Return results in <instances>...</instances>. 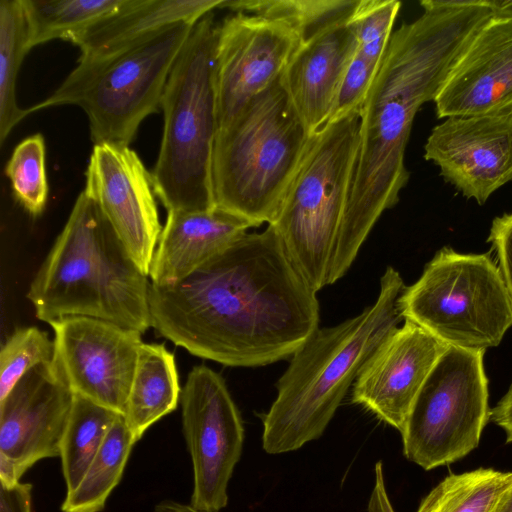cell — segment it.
I'll return each mask as SVG.
<instances>
[{"instance_id": "6da1fadb", "label": "cell", "mask_w": 512, "mask_h": 512, "mask_svg": "<svg viewBox=\"0 0 512 512\" xmlns=\"http://www.w3.org/2000/svg\"><path fill=\"white\" fill-rule=\"evenodd\" d=\"M316 293L268 225L175 284L151 283V327L196 357L264 366L291 357L319 328Z\"/></svg>"}, {"instance_id": "7a4b0ae2", "label": "cell", "mask_w": 512, "mask_h": 512, "mask_svg": "<svg viewBox=\"0 0 512 512\" xmlns=\"http://www.w3.org/2000/svg\"><path fill=\"white\" fill-rule=\"evenodd\" d=\"M424 13L395 30L360 109L359 149L334 246L327 285L342 278L409 180L405 149L419 108L436 98L450 70L490 17L482 0L443 8L421 1Z\"/></svg>"}, {"instance_id": "3957f363", "label": "cell", "mask_w": 512, "mask_h": 512, "mask_svg": "<svg viewBox=\"0 0 512 512\" xmlns=\"http://www.w3.org/2000/svg\"><path fill=\"white\" fill-rule=\"evenodd\" d=\"M403 289L399 272L387 267L373 305L338 325L318 328L291 356L262 418L267 453L297 450L323 434L366 360L398 328Z\"/></svg>"}, {"instance_id": "277c9868", "label": "cell", "mask_w": 512, "mask_h": 512, "mask_svg": "<svg viewBox=\"0 0 512 512\" xmlns=\"http://www.w3.org/2000/svg\"><path fill=\"white\" fill-rule=\"evenodd\" d=\"M151 283L82 191L27 292L39 320L91 317L145 333Z\"/></svg>"}, {"instance_id": "5b68a950", "label": "cell", "mask_w": 512, "mask_h": 512, "mask_svg": "<svg viewBox=\"0 0 512 512\" xmlns=\"http://www.w3.org/2000/svg\"><path fill=\"white\" fill-rule=\"evenodd\" d=\"M313 134L281 79L218 129L212 157L215 207L258 227L276 218Z\"/></svg>"}, {"instance_id": "8992f818", "label": "cell", "mask_w": 512, "mask_h": 512, "mask_svg": "<svg viewBox=\"0 0 512 512\" xmlns=\"http://www.w3.org/2000/svg\"><path fill=\"white\" fill-rule=\"evenodd\" d=\"M218 27L213 12L195 23L163 92V136L151 178L155 194L167 211H205L215 207L212 157L218 131Z\"/></svg>"}, {"instance_id": "52a82bcc", "label": "cell", "mask_w": 512, "mask_h": 512, "mask_svg": "<svg viewBox=\"0 0 512 512\" xmlns=\"http://www.w3.org/2000/svg\"><path fill=\"white\" fill-rule=\"evenodd\" d=\"M194 25L179 23L107 56L79 59L58 89L29 112L77 105L88 117L94 145L129 146L141 122L161 108L169 74Z\"/></svg>"}, {"instance_id": "ba28073f", "label": "cell", "mask_w": 512, "mask_h": 512, "mask_svg": "<svg viewBox=\"0 0 512 512\" xmlns=\"http://www.w3.org/2000/svg\"><path fill=\"white\" fill-rule=\"evenodd\" d=\"M360 111L328 121L309 142L271 225L318 292L327 285L336 239L354 176Z\"/></svg>"}, {"instance_id": "9c48e42d", "label": "cell", "mask_w": 512, "mask_h": 512, "mask_svg": "<svg viewBox=\"0 0 512 512\" xmlns=\"http://www.w3.org/2000/svg\"><path fill=\"white\" fill-rule=\"evenodd\" d=\"M402 319L447 346L484 351L512 326V308L499 267L489 254L439 250L397 300Z\"/></svg>"}, {"instance_id": "30bf717a", "label": "cell", "mask_w": 512, "mask_h": 512, "mask_svg": "<svg viewBox=\"0 0 512 512\" xmlns=\"http://www.w3.org/2000/svg\"><path fill=\"white\" fill-rule=\"evenodd\" d=\"M483 355L448 346L437 360L401 433L408 460L431 470L477 448L491 413Z\"/></svg>"}, {"instance_id": "8fae6325", "label": "cell", "mask_w": 512, "mask_h": 512, "mask_svg": "<svg viewBox=\"0 0 512 512\" xmlns=\"http://www.w3.org/2000/svg\"><path fill=\"white\" fill-rule=\"evenodd\" d=\"M180 403L194 475L190 505L219 512L228 503V483L243 448L239 410L222 376L205 365L189 372Z\"/></svg>"}, {"instance_id": "7c38bea8", "label": "cell", "mask_w": 512, "mask_h": 512, "mask_svg": "<svg viewBox=\"0 0 512 512\" xmlns=\"http://www.w3.org/2000/svg\"><path fill=\"white\" fill-rule=\"evenodd\" d=\"M48 324L54 332L52 363L71 392L124 415L142 333L82 316Z\"/></svg>"}, {"instance_id": "4fadbf2b", "label": "cell", "mask_w": 512, "mask_h": 512, "mask_svg": "<svg viewBox=\"0 0 512 512\" xmlns=\"http://www.w3.org/2000/svg\"><path fill=\"white\" fill-rule=\"evenodd\" d=\"M302 41L288 24L235 12L218 27L215 90L218 129L278 82Z\"/></svg>"}, {"instance_id": "5bb4252c", "label": "cell", "mask_w": 512, "mask_h": 512, "mask_svg": "<svg viewBox=\"0 0 512 512\" xmlns=\"http://www.w3.org/2000/svg\"><path fill=\"white\" fill-rule=\"evenodd\" d=\"M73 393L52 361L30 370L0 401V482L12 486L36 462L60 456Z\"/></svg>"}, {"instance_id": "9a60e30c", "label": "cell", "mask_w": 512, "mask_h": 512, "mask_svg": "<svg viewBox=\"0 0 512 512\" xmlns=\"http://www.w3.org/2000/svg\"><path fill=\"white\" fill-rule=\"evenodd\" d=\"M85 193L97 204L137 266L149 276L162 231L151 173L127 145L95 144Z\"/></svg>"}, {"instance_id": "2e32d148", "label": "cell", "mask_w": 512, "mask_h": 512, "mask_svg": "<svg viewBox=\"0 0 512 512\" xmlns=\"http://www.w3.org/2000/svg\"><path fill=\"white\" fill-rule=\"evenodd\" d=\"M424 151L447 182L483 204L512 180V112L449 117L433 128Z\"/></svg>"}, {"instance_id": "e0dca14e", "label": "cell", "mask_w": 512, "mask_h": 512, "mask_svg": "<svg viewBox=\"0 0 512 512\" xmlns=\"http://www.w3.org/2000/svg\"><path fill=\"white\" fill-rule=\"evenodd\" d=\"M447 347L405 320L362 366L353 383L352 402L402 433L420 389Z\"/></svg>"}, {"instance_id": "ac0fdd59", "label": "cell", "mask_w": 512, "mask_h": 512, "mask_svg": "<svg viewBox=\"0 0 512 512\" xmlns=\"http://www.w3.org/2000/svg\"><path fill=\"white\" fill-rule=\"evenodd\" d=\"M434 102L438 118L512 112V19L479 27Z\"/></svg>"}, {"instance_id": "d6986e66", "label": "cell", "mask_w": 512, "mask_h": 512, "mask_svg": "<svg viewBox=\"0 0 512 512\" xmlns=\"http://www.w3.org/2000/svg\"><path fill=\"white\" fill-rule=\"evenodd\" d=\"M349 22L302 42L281 78L311 134L328 122L341 78L357 52L356 36Z\"/></svg>"}, {"instance_id": "ffe728a7", "label": "cell", "mask_w": 512, "mask_h": 512, "mask_svg": "<svg viewBox=\"0 0 512 512\" xmlns=\"http://www.w3.org/2000/svg\"><path fill=\"white\" fill-rule=\"evenodd\" d=\"M252 227L246 219L217 207L168 211L150 266L151 283L183 280Z\"/></svg>"}, {"instance_id": "44dd1931", "label": "cell", "mask_w": 512, "mask_h": 512, "mask_svg": "<svg viewBox=\"0 0 512 512\" xmlns=\"http://www.w3.org/2000/svg\"><path fill=\"white\" fill-rule=\"evenodd\" d=\"M223 1L125 0L120 9L71 42L81 50L79 59L104 57L167 27L179 23L195 24L220 8Z\"/></svg>"}, {"instance_id": "7402d4cb", "label": "cell", "mask_w": 512, "mask_h": 512, "mask_svg": "<svg viewBox=\"0 0 512 512\" xmlns=\"http://www.w3.org/2000/svg\"><path fill=\"white\" fill-rule=\"evenodd\" d=\"M180 397L174 354L163 343H143L123 415L136 441L151 425L173 412Z\"/></svg>"}, {"instance_id": "603a6c76", "label": "cell", "mask_w": 512, "mask_h": 512, "mask_svg": "<svg viewBox=\"0 0 512 512\" xmlns=\"http://www.w3.org/2000/svg\"><path fill=\"white\" fill-rule=\"evenodd\" d=\"M136 439L119 415L77 487L66 493L62 512H101L120 482Z\"/></svg>"}, {"instance_id": "cb8c5ba5", "label": "cell", "mask_w": 512, "mask_h": 512, "mask_svg": "<svg viewBox=\"0 0 512 512\" xmlns=\"http://www.w3.org/2000/svg\"><path fill=\"white\" fill-rule=\"evenodd\" d=\"M31 49L76 36L120 9L125 0H21Z\"/></svg>"}, {"instance_id": "d4e9b609", "label": "cell", "mask_w": 512, "mask_h": 512, "mask_svg": "<svg viewBox=\"0 0 512 512\" xmlns=\"http://www.w3.org/2000/svg\"><path fill=\"white\" fill-rule=\"evenodd\" d=\"M512 490V471L478 468L450 474L420 502L416 512H494Z\"/></svg>"}, {"instance_id": "484cf974", "label": "cell", "mask_w": 512, "mask_h": 512, "mask_svg": "<svg viewBox=\"0 0 512 512\" xmlns=\"http://www.w3.org/2000/svg\"><path fill=\"white\" fill-rule=\"evenodd\" d=\"M119 415L73 394L59 456L67 493L73 491L80 483Z\"/></svg>"}, {"instance_id": "4316f807", "label": "cell", "mask_w": 512, "mask_h": 512, "mask_svg": "<svg viewBox=\"0 0 512 512\" xmlns=\"http://www.w3.org/2000/svg\"><path fill=\"white\" fill-rule=\"evenodd\" d=\"M31 50L28 27L21 0L0 1V144L28 114L16 100L20 66Z\"/></svg>"}, {"instance_id": "83f0119b", "label": "cell", "mask_w": 512, "mask_h": 512, "mask_svg": "<svg viewBox=\"0 0 512 512\" xmlns=\"http://www.w3.org/2000/svg\"><path fill=\"white\" fill-rule=\"evenodd\" d=\"M360 0H224L219 9L282 21L304 42L349 22Z\"/></svg>"}, {"instance_id": "f1b7e54d", "label": "cell", "mask_w": 512, "mask_h": 512, "mask_svg": "<svg viewBox=\"0 0 512 512\" xmlns=\"http://www.w3.org/2000/svg\"><path fill=\"white\" fill-rule=\"evenodd\" d=\"M5 172L16 200L30 215L39 216L48 197L43 136L35 134L20 142Z\"/></svg>"}, {"instance_id": "f546056e", "label": "cell", "mask_w": 512, "mask_h": 512, "mask_svg": "<svg viewBox=\"0 0 512 512\" xmlns=\"http://www.w3.org/2000/svg\"><path fill=\"white\" fill-rule=\"evenodd\" d=\"M54 356V341L37 327L15 330L0 351V401L30 370L50 363Z\"/></svg>"}, {"instance_id": "4dcf8cb0", "label": "cell", "mask_w": 512, "mask_h": 512, "mask_svg": "<svg viewBox=\"0 0 512 512\" xmlns=\"http://www.w3.org/2000/svg\"><path fill=\"white\" fill-rule=\"evenodd\" d=\"M400 6L396 0H360L350 19L357 52L376 65L389 43Z\"/></svg>"}, {"instance_id": "1f68e13d", "label": "cell", "mask_w": 512, "mask_h": 512, "mask_svg": "<svg viewBox=\"0 0 512 512\" xmlns=\"http://www.w3.org/2000/svg\"><path fill=\"white\" fill-rule=\"evenodd\" d=\"M377 67L356 52L341 78L328 121L360 111Z\"/></svg>"}, {"instance_id": "d6a6232c", "label": "cell", "mask_w": 512, "mask_h": 512, "mask_svg": "<svg viewBox=\"0 0 512 512\" xmlns=\"http://www.w3.org/2000/svg\"><path fill=\"white\" fill-rule=\"evenodd\" d=\"M488 241L496 252L498 267L512 308V212L493 220Z\"/></svg>"}, {"instance_id": "836d02e7", "label": "cell", "mask_w": 512, "mask_h": 512, "mask_svg": "<svg viewBox=\"0 0 512 512\" xmlns=\"http://www.w3.org/2000/svg\"><path fill=\"white\" fill-rule=\"evenodd\" d=\"M0 512H32V485L22 482L1 485Z\"/></svg>"}, {"instance_id": "e575fe53", "label": "cell", "mask_w": 512, "mask_h": 512, "mask_svg": "<svg viewBox=\"0 0 512 512\" xmlns=\"http://www.w3.org/2000/svg\"><path fill=\"white\" fill-rule=\"evenodd\" d=\"M367 512H394L386 492L381 461L375 465V484L368 502Z\"/></svg>"}, {"instance_id": "d590c367", "label": "cell", "mask_w": 512, "mask_h": 512, "mask_svg": "<svg viewBox=\"0 0 512 512\" xmlns=\"http://www.w3.org/2000/svg\"><path fill=\"white\" fill-rule=\"evenodd\" d=\"M492 421L506 433V442H512V383L507 393L491 410Z\"/></svg>"}, {"instance_id": "8d00e7d4", "label": "cell", "mask_w": 512, "mask_h": 512, "mask_svg": "<svg viewBox=\"0 0 512 512\" xmlns=\"http://www.w3.org/2000/svg\"><path fill=\"white\" fill-rule=\"evenodd\" d=\"M492 17L512 19V0H482Z\"/></svg>"}, {"instance_id": "74e56055", "label": "cell", "mask_w": 512, "mask_h": 512, "mask_svg": "<svg viewBox=\"0 0 512 512\" xmlns=\"http://www.w3.org/2000/svg\"><path fill=\"white\" fill-rule=\"evenodd\" d=\"M153 512H206L198 510L190 504H183L173 500H164L155 505Z\"/></svg>"}, {"instance_id": "f35d334b", "label": "cell", "mask_w": 512, "mask_h": 512, "mask_svg": "<svg viewBox=\"0 0 512 512\" xmlns=\"http://www.w3.org/2000/svg\"><path fill=\"white\" fill-rule=\"evenodd\" d=\"M494 512H512V490L498 505Z\"/></svg>"}]
</instances>
